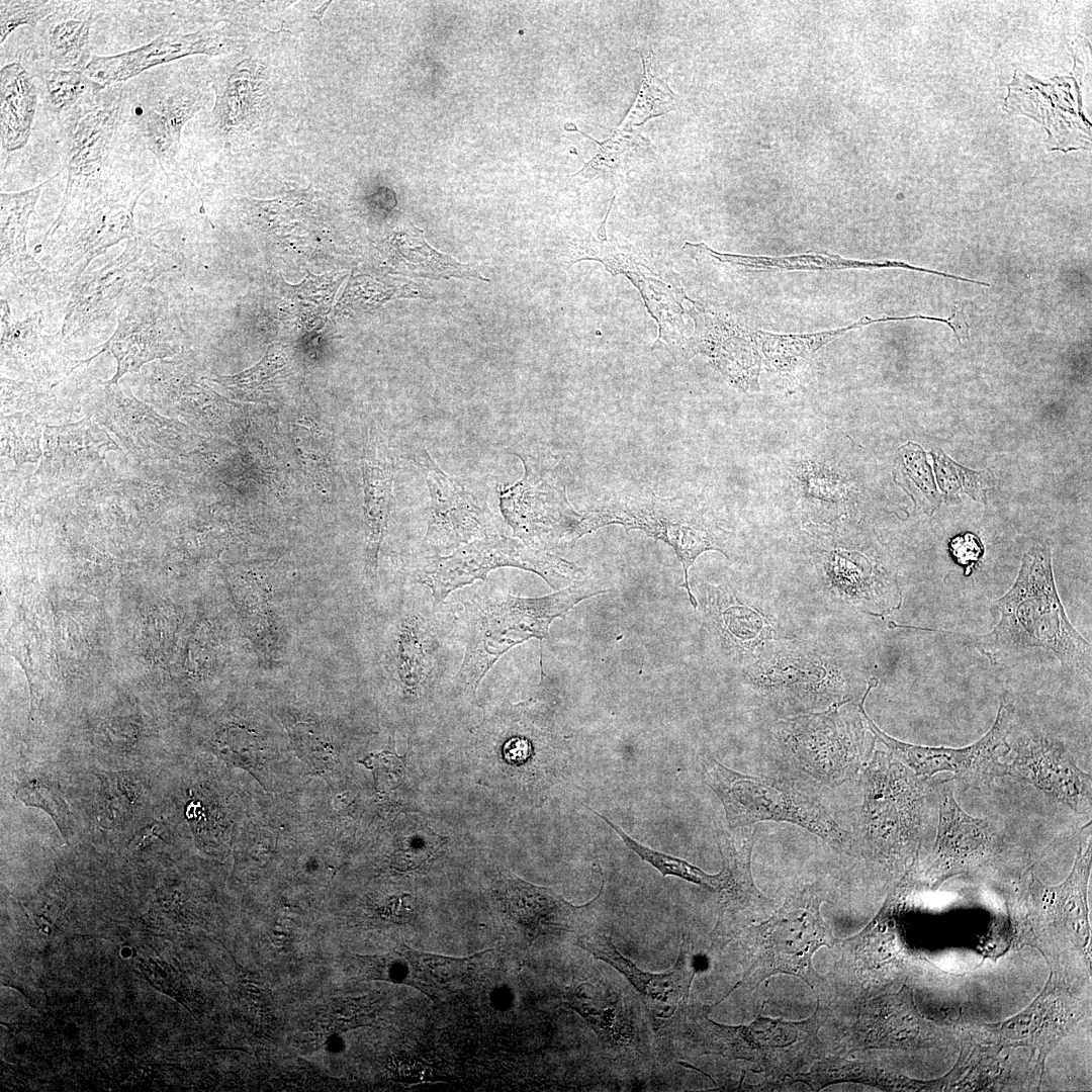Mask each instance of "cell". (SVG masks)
<instances>
[{"instance_id":"27","label":"cell","mask_w":1092,"mask_h":1092,"mask_svg":"<svg viewBox=\"0 0 1092 1092\" xmlns=\"http://www.w3.org/2000/svg\"><path fill=\"white\" fill-rule=\"evenodd\" d=\"M39 78L51 109L65 118L68 130L96 106L106 89L84 72L74 70L50 68Z\"/></svg>"},{"instance_id":"1","label":"cell","mask_w":1092,"mask_h":1092,"mask_svg":"<svg viewBox=\"0 0 1092 1092\" xmlns=\"http://www.w3.org/2000/svg\"><path fill=\"white\" fill-rule=\"evenodd\" d=\"M998 624L987 634L932 630L975 646L992 664H1001L1033 648L1053 653L1072 673H1091L1092 647L1070 622L1058 594L1049 547L1033 545L1023 554L1018 575L994 604Z\"/></svg>"},{"instance_id":"26","label":"cell","mask_w":1092,"mask_h":1092,"mask_svg":"<svg viewBox=\"0 0 1092 1092\" xmlns=\"http://www.w3.org/2000/svg\"><path fill=\"white\" fill-rule=\"evenodd\" d=\"M34 79L19 63L0 70V140L6 152L22 149L28 142L37 105Z\"/></svg>"},{"instance_id":"31","label":"cell","mask_w":1092,"mask_h":1092,"mask_svg":"<svg viewBox=\"0 0 1092 1092\" xmlns=\"http://www.w3.org/2000/svg\"><path fill=\"white\" fill-rule=\"evenodd\" d=\"M598 817L602 818L608 823L613 830H615L622 838L628 848L638 854L643 860L649 862L656 870L660 872L662 876H674L681 878L691 883L707 887L711 890L721 891L725 885L727 873L725 869L716 875H710L691 864L690 862L680 859L678 857L668 855L662 852H658L644 846L637 842L635 839L627 835L619 826L613 823L608 817L593 811Z\"/></svg>"},{"instance_id":"14","label":"cell","mask_w":1092,"mask_h":1092,"mask_svg":"<svg viewBox=\"0 0 1092 1092\" xmlns=\"http://www.w3.org/2000/svg\"><path fill=\"white\" fill-rule=\"evenodd\" d=\"M1007 776L1035 787L1082 815H1091V776L1079 768L1065 745L1052 737L1026 735L1011 741L1004 757Z\"/></svg>"},{"instance_id":"11","label":"cell","mask_w":1092,"mask_h":1092,"mask_svg":"<svg viewBox=\"0 0 1092 1092\" xmlns=\"http://www.w3.org/2000/svg\"><path fill=\"white\" fill-rule=\"evenodd\" d=\"M612 524L622 525L628 530L639 529L669 544L684 568L685 582L680 586L687 589L693 607H697L690 588L689 569L701 553L720 549L705 531L689 519L680 499L661 497L649 489L625 492L601 500L580 517L583 535Z\"/></svg>"},{"instance_id":"22","label":"cell","mask_w":1092,"mask_h":1092,"mask_svg":"<svg viewBox=\"0 0 1092 1092\" xmlns=\"http://www.w3.org/2000/svg\"><path fill=\"white\" fill-rule=\"evenodd\" d=\"M42 312L36 310L21 321L12 316L5 297L0 299V343L2 366L36 375L50 374L60 361H73L62 350V333H42Z\"/></svg>"},{"instance_id":"20","label":"cell","mask_w":1092,"mask_h":1092,"mask_svg":"<svg viewBox=\"0 0 1092 1092\" xmlns=\"http://www.w3.org/2000/svg\"><path fill=\"white\" fill-rule=\"evenodd\" d=\"M230 40L218 32L164 34L147 44L111 56L93 55L84 73L105 88L122 82L156 66L192 54H218L226 51Z\"/></svg>"},{"instance_id":"35","label":"cell","mask_w":1092,"mask_h":1092,"mask_svg":"<svg viewBox=\"0 0 1092 1092\" xmlns=\"http://www.w3.org/2000/svg\"><path fill=\"white\" fill-rule=\"evenodd\" d=\"M321 1014L322 1026L338 1032L369 1022L374 1016V1004L367 998L339 999L328 1004Z\"/></svg>"},{"instance_id":"17","label":"cell","mask_w":1092,"mask_h":1092,"mask_svg":"<svg viewBox=\"0 0 1092 1092\" xmlns=\"http://www.w3.org/2000/svg\"><path fill=\"white\" fill-rule=\"evenodd\" d=\"M370 978L413 986L435 1001L462 997L476 980L475 958H450L400 945L390 952L369 957Z\"/></svg>"},{"instance_id":"32","label":"cell","mask_w":1092,"mask_h":1092,"mask_svg":"<svg viewBox=\"0 0 1092 1092\" xmlns=\"http://www.w3.org/2000/svg\"><path fill=\"white\" fill-rule=\"evenodd\" d=\"M2 452L18 467L24 462H36L41 455V430L28 412H15L2 417Z\"/></svg>"},{"instance_id":"25","label":"cell","mask_w":1092,"mask_h":1092,"mask_svg":"<svg viewBox=\"0 0 1092 1092\" xmlns=\"http://www.w3.org/2000/svg\"><path fill=\"white\" fill-rule=\"evenodd\" d=\"M46 452L40 468L61 476H74L101 462L116 449L109 436L89 418L74 424L47 426Z\"/></svg>"},{"instance_id":"12","label":"cell","mask_w":1092,"mask_h":1092,"mask_svg":"<svg viewBox=\"0 0 1092 1092\" xmlns=\"http://www.w3.org/2000/svg\"><path fill=\"white\" fill-rule=\"evenodd\" d=\"M122 87H107L96 106L69 130L68 177L60 212L107 189L109 157L122 115Z\"/></svg>"},{"instance_id":"37","label":"cell","mask_w":1092,"mask_h":1092,"mask_svg":"<svg viewBox=\"0 0 1092 1092\" xmlns=\"http://www.w3.org/2000/svg\"><path fill=\"white\" fill-rule=\"evenodd\" d=\"M53 401H55L54 396L36 384L1 377V408L3 413L12 410L20 412L41 410L52 404Z\"/></svg>"},{"instance_id":"15","label":"cell","mask_w":1092,"mask_h":1092,"mask_svg":"<svg viewBox=\"0 0 1092 1092\" xmlns=\"http://www.w3.org/2000/svg\"><path fill=\"white\" fill-rule=\"evenodd\" d=\"M948 782L938 784L936 796L938 819L931 868L939 878L985 863L999 856L1006 845L990 820L962 809Z\"/></svg>"},{"instance_id":"42","label":"cell","mask_w":1092,"mask_h":1092,"mask_svg":"<svg viewBox=\"0 0 1092 1092\" xmlns=\"http://www.w3.org/2000/svg\"><path fill=\"white\" fill-rule=\"evenodd\" d=\"M903 463L916 485L930 499H936V490L932 481L928 464L925 462L924 453L920 447L909 443L902 448Z\"/></svg>"},{"instance_id":"23","label":"cell","mask_w":1092,"mask_h":1092,"mask_svg":"<svg viewBox=\"0 0 1092 1092\" xmlns=\"http://www.w3.org/2000/svg\"><path fill=\"white\" fill-rule=\"evenodd\" d=\"M200 105L199 92L176 88L170 93L155 95L132 110L135 126L161 167L175 158L182 127Z\"/></svg>"},{"instance_id":"21","label":"cell","mask_w":1092,"mask_h":1092,"mask_svg":"<svg viewBox=\"0 0 1092 1092\" xmlns=\"http://www.w3.org/2000/svg\"><path fill=\"white\" fill-rule=\"evenodd\" d=\"M368 575L375 579L378 554L387 531L393 500L394 459L380 432L371 427L364 439L361 458Z\"/></svg>"},{"instance_id":"39","label":"cell","mask_w":1092,"mask_h":1092,"mask_svg":"<svg viewBox=\"0 0 1092 1092\" xmlns=\"http://www.w3.org/2000/svg\"><path fill=\"white\" fill-rule=\"evenodd\" d=\"M403 760L402 757L382 751L371 753L364 759L359 760V762L372 770L376 788L381 791L382 789H393L401 782L404 767Z\"/></svg>"},{"instance_id":"5","label":"cell","mask_w":1092,"mask_h":1092,"mask_svg":"<svg viewBox=\"0 0 1092 1092\" xmlns=\"http://www.w3.org/2000/svg\"><path fill=\"white\" fill-rule=\"evenodd\" d=\"M161 226L141 230L103 267L84 273L70 289L63 339L103 328L145 287L174 266L172 253L159 243Z\"/></svg>"},{"instance_id":"34","label":"cell","mask_w":1092,"mask_h":1092,"mask_svg":"<svg viewBox=\"0 0 1092 1092\" xmlns=\"http://www.w3.org/2000/svg\"><path fill=\"white\" fill-rule=\"evenodd\" d=\"M931 454L938 483L945 493L964 491L975 499L985 500L983 473L958 465L940 450Z\"/></svg>"},{"instance_id":"18","label":"cell","mask_w":1092,"mask_h":1092,"mask_svg":"<svg viewBox=\"0 0 1092 1092\" xmlns=\"http://www.w3.org/2000/svg\"><path fill=\"white\" fill-rule=\"evenodd\" d=\"M54 178L29 189L0 194L1 290L10 285L37 295L60 288L55 273L30 256L26 246L29 217L43 188Z\"/></svg>"},{"instance_id":"2","label":"cell","mask_w":1092,"mask_h":1092,"mask_svg":"<svg viewBox=\"0 0 1092 1092\" xmlns=\"http://www.w3.org/2000/svg\"><path fill=\"white\" fill-rule=\"evenodd\" d=\"M601 593L605 589L584 580L541 598L497 593L475 601L467 608L461 681L475 694L478 684L500 655L533 637L544 639L555 618H563L580 601Z\"/></svg>"},{"instance_id":"10","label":"cell","mask_w":1092,"mask_h":1092,"mask_svg":"<svg viewBox=\"0 0 1092 1092\" xmlns=\"http://www.w3.org/2000/svg\"><path fill=\"white\" fill-rule=\"evenodd\" d=\"M413 459L430 493L428 528L423 540L426 552L438 555L495 534V521L488 506L493 487L491 476L448 474L424 447L414 452Z\"/></svg>"},{"instance_id":"28","label":"cell","mask_w":1092,"mask_h":1092,"mask_svg":"<svg viewBox=\"0 0 1092 1092\" xmlns=\"http://www.w3.org/2000/svg\"><path fill=\"white\" fill-rule=\"evenodd\" d=\"M564 129L577 131L599 146L597 154L588 162H583V167L571 176L583 181L598 178L609 179L622 175L628 172L640 158H646L651 152L649 142L634 130L616 129L610 138L599 142L577 129L571 122L566 123Z\"/></svg>"},{"instance_id":"24","label":"cell","mask_w":1092,"mask_h":1092,"mask_svg":"<svg viewBox=\"0 0 1092 1092\" xmlns=\"http://www.w3.org/2000/svg\"><path fill=\"white\" fill-rule=\"evenodd\" d=\"M508 905L529 939L562 931L579 934L593 926L584 919L589 905L573 906L551 891L519 879L508 887Z\"/></svg>"},{"instance_id":"13","label":"cell","mask_w":1092,"mask_h":1092,"mask_svg":"<svg viewBox=\"0 0 1092 1092\" xmlns=\"http://www.w3.org/2000/svg\"><path fill=\"white\" fill-rule=\"evenodd\" d=\"M125 307L126 313L118 316L115 332L100 351L81 360L82 364L89 363L109 351L117 367L115 374L104 382L107 385L118 384L126 373L138 372L149 362L171 357L179 349L180 325L163 291L147 286Z\"/></svg>"},{"instance_id":"38","label":"cell","mask_w":1092,"mask_h":1092,"mask_svg":"<svg viewBox=\"0 0 1092 1092\" xmlns=\"http://www.w3.org/2000/svg\"><path fill=\"white\" fill-rule=\"evenodd\" d=\"M446 838L432 833L420 835L418 845L410 844L398 850L393 857V864L400 871L422 870L438 856Z\"/></svg>"},{"instance_id":"6","label":"cell","mask_w":1092,"mask_h":1092,"mask_svg":"<svg viewBox=\"0 0 1092 1092\" xmlns=\"http://www.w3.org/2000/svg\"><path fill=\"white\" fill-rule=\"evenodd\" d=\"M706 784L720 798L732 827L761 821L789 822L834 847L853 845L849 833L815 799L788 783L734 771L709 754L701 758Z\"/></svg>"},{"instance_id":"29","label":"cell","mask_w":1092,"mask_h":1092,"mask_svg":"<svg viewBox=\"0 0 1092 1092\" xmlns=\"http://www.w3.org/2000/svg\"><path fill=\"white\" fill-rule=\"evenodd\" d=\"M92 22V9L80 11L74 16H54L48 25L46 37L52 68L84 72L93 56L89 49Z\"/></svg>"},{"instance_id":"7","label":"cell","mask_w":1092,"mask_h":1092,"mask_svg":"<svg viewBox=\"0 0 1092 1092\" xmlns=\"http://www.w3.org/2000/svg\"><path fill=\"white\" fill-rule=\"evenodd\" d=\"M515 454L524 465V475L498 489L500 512L514 535L543 550L560 541L575 542L580 538V514L567 498V467L525 452Z\"/></svg>"},{"instance_id":"40","label":"cell","mask_w":1092,"mask_h":1092,"mask_svg":"<svg viewBox=\"0 0 1092 1092\" xmlns=\"http://www.w3.org/2000/svg\"><path fill=\"white\" fill-rule=\"evenodd\" d=\"M146 976L149 981L154 982L156 987L175 997L189 1009L193 1006V997L188 992L183 979L178 976L174 971L166 965V968L158 964H152V962L144 964L143 967Z\"/></svg>"},{"instance_id":"30","label":"cell","mask_w":1092,"mask_h":1092,"mask_svg":"<svg viewBox=\"0 0 1092 1092\" xmlns=\"http://www.w3.org/2000/svg\"><path fill=\"white\" fill-rule=\"evenodd\" d=\"M637 52L643 63L642 83L635 102L617 128L621 130H633L634 127L644 124L649 119L669 112L673 109L676 99L666 79L652 73V52L639 49Z\"/></svg>"},{"instance_id":"4","label":"cell","mask_w":1092,"mask_h":1092,"mask_svg":"<svg viewBox=\"0 0 1092 1092\" xmlns=\"http://www.w3.org/2000/svg\"><path fill=\"white\" fill-rule=\"evenodd\" d=\"M149 180L150 176L130 184L111 185L58 214L38 248L53 266L51 271L61 289L70 290L95 258L139 231L134 208Z\"/></svg>"},{"instance_id":"16","label":"cell","mask_w":1092,"mask_h":1092,"mask_svg":"<svg viewBox=\"0 0 1092 1092\" xmlns=\"http://www.w3.org/2000/svg\"><path fill=\"white\" fill-rule=\"evenodd\" d=\"M577 944L611 965L633 985L651 1014L656 1030L665 1028L682 1014L693 978L684 952L672 969L653 974L639 969L625 958L614 945L611 934L595 925L579 933Z\"/></svg>"},{"instance_id":"45","label":"cell","mask_w":1092,"mask_h":1092,"mask_svg":"<svg viewBox=\"0 0 1092 1092\" xmlns=\"http://www.w3.org/2000/svg\"><path fill=\"white\" fill-rule=\"evenodd\" d=\"M160 826L159 821H154L151 824L143 828L129 842V846L133 849H143L148 845H151L158 840H162L159 836L158 829Z\"/></svg>"},{"instance_id":"19","label":"cell","mask_w":1092,"mask_h":1092,"mask_svg":"<svg viewBox=\"0 0 1092 1092\" xmlns=\"http://www.w3.org/2000/svg\"><path fill=\"white\" fill-rule=\"evenodd\" d=\"M102 423L140 458L160 457L172 452L188 431L177 421L159 415L139 400L129 389L104 383Z\"/></svg>"},{"instance_id":"8","label":"cell","mask_w":1092,"mask_h":1092,"mask_svg":"<svg viewBox=\"0 0 1092 1092\" xmlns=\"http://www.w3.org/2000/svg\"><path fill=\"white\" fill-rule=\"evenodd\" d=\"M533 571L553 588L576 577L582 570L574 563L546 550L530 546L519 538L492 534L469 542L448 556L432 555L418 567V581L428 585L436 601L499 567Z\"/></svg>"},{"instance_id":"43","label":"cell","mask_w":1092,"mask_h":1092,"mask_svg":"<svg viewBox=\"0 0 1092 1092\" xmlns=\"http://www.w3.org/2000/svg\"><path fill=\"white\" fill-rule=\"evenodd\" d=\"M950 551L957 562L967 568H972L984 552L980 540L972 533L956 536L950 542Z\"/></svg>"},{"instance_id":"9","label":"cell","mask_w":1092,"mask_h":1092,"mask_svg":"<svg viewBox=\"0 0 1092 1092\" xmlns=\"http://www.w3.org/2000/svg\"><path fill=\"white\" fill-rule=\"evenodd\" d=\"M877 685V678L872 677L869 680L858 710L874 736L886 746L893 757L915 775L932 779L940 772H950L953 775L952 779L975 789L990 787L996 779L1007 776L1004 757L1009 750L1008 737L1013 722V708L1010 703L1001 702L992 727L975 743L961 748L923 746L893 738L868 716L863 707L864 701Z\"/></svg>"},{"instance_id":"36","label":"cell","mask_w":1092,"mask_h":1092,"mask_svg":"<svg viewBox=\"0 0 1092 1092\" xmlns=\"http://www.w3.org/2000/svg\"><path fill=\"white\" fill-rule=\"evenodd\" d=\"M17 794L26 805L41 808L49 813L66 838L70 831L71 817L66 802L57 789L48 785L28 783L19 788Z\"/></svg>"},{"instance_id":"41","label":"cell","mask_w":1092,"mask_h":1092,"mask_svg":"<svg viewBox=\"0 0 1092 1092\" xmlns=\"http://www.w3.org/2000/svg\"><path fill=\"white\" fill-rule=\"evenodd\" d=\"M281 366L282 363L279 362L273 354H267L257 365L249 370L231 376L218 375L213 380L221 384L236 385L241 388L253 387L272 378Z\"/></svg>"},{"instance_id":"3","label":"cell","mask_w":1092,"mask_h":1092,"mask_svg":"<svg viewBox=\"0 0 1092 1092\" xmlns=\"http://www.w3.org/2000/svg\"><path fill=\"white\" fill-rule=\"evenodd\" d=\"M861 845L885 859L908 856L921 845L938 784L915 775L888 753H877L863 775Z\"/></svg>"},{"instance_id":"44","label":"cell","mask_w":1092,"mask_h":1092,"mask_svg":"<svg viewBox=\"0 0 1092 1092\" xmlns=\"http://www.w3.org/2000/svg\"><path fill=\"white\" fill-rule=\"evenodd\" d=\"M396 1071L401 1078L407 1079L410 1081H422V1079L430 1078L431 1076V1072L428 1067H425L421 1064L412 1063L411 1061H406L404 1059L396 1062Z\"/></svg>"},{"instance_id":"33","label":"cell","mask_w":1092,"mask_h":1092,"mask_svg":"<svg viewBox=\"0 0 1092 1092\" xmlns=\"http://www.w3.org/2000/svg\"><path fill=\"white\" fill-rule=\"evenodd\" d=\"M63 2L51 0H1L0 1V44L22 25L34 27L42 19L55 14Z\"/></svg>"}]
</instances>
